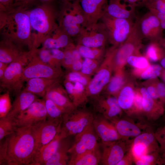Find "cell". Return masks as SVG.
I'll list each match as a JSON object with an SVG mask.
<instances>
[{
  "label": "cell",
  "mask_w": 165,
  "mask_h": 165,
  "mask_svg": "<svg viewBox=\"0 0 165 165\" xmlns=\"http://www.w3.org/2000/svg\"><path fill=\"white\" fill-rule=\"evenodd\" d=\"M71 38L58 24L45 37L41 45L49 49L65 48L72 43Z\"/></svg>",
  "instance_id": "obj_19"
},
{
  "label": "cell",
  "mask_w": 165,
  "mask_h": 165,
  "mask_svg": "<svg viewBox=\"0 0 165 165\" xmlns=\"http://www.w3.org/2000/svg\"><path fill=\"white\" fill-rule=\"evenodd\" d=\"M134 25L141 38L151 42H159L163 37L164 29L157 17L150 11L136 17Z\"/></svg>",
  "instance_id": "obj_7"
},
{
  "label": "cell",
  "mask_w": 165,
  "mask_h": 165,
  "mask_svg": "<svg viewBox=\"0 0 165 165\" xmlns=\"http://www.w3.org/2000/svg\"><path fill=\"white\" fill-rule=\"evenodd\" d=\"M17 127L13 119L6 117L0 119V141L12 133Z\"/></svg>",
  "instance_id": "obj_35"
},
{
  "label": "cell",
  "mask_w": 165,
  "mask_h": 165,
  "mask_svg": "<svg viewBox=\"0 0 165 165\" xmlns=\"http://www.w3.org/2000/svg\"><path fill=\"white\" fill-rule=\"evenodd\" d=\"M141 92L143 99V109L146 112L152 113V118L156 119L160 116L156 112L161 115L163 112V109L155 108V103L154 99L148 92L147 90L142 88Z\"/></svg>",
  "instance_id": "obj_30"
},
{
  "label": "cell",
  "mask_w": 165,
  "mask_h": 165,
  "mask_svg": "<svg viewBox=\"0 0 165 165\" xmlns=\"http://www.w3.org/2000/svg\"><path fill=\"white\" fill-rule=\"evenodd\" d=\"M38 98L30 92L23 90L16 95L11 109L6 117L13 119L28 108Z\"/></svg>",
  "instance_id": "obj_22"
},
{
  "label": "cell",
  "mask_w": 165,
  "mask_h": 165,
  "mask_svg": "<svg viewBox=\"0 0 165 165\" xmlns=\"http://www.w3.org/2000/svg\"><path fill=\"white\" fill-rule=\"evenodd\" d=\"M30 50L32 55L41 61L53 67L60 68L61 64L53 58L49 49L42 47L40 48L32 49Z\"/></svg>",
  "instance_id": "obj_31"
},
{
  "label": "cell",
  "mask_w": 165,
  "mask_h": 165,
  "mask_svg": "<svg viewBox=\"0 0 165 165\" xmlns=\"http://www.w3.org/2000/svg\"><path fill=\"white\" fill-rule=\"evenodd\" d=\"M47 115L43 98H38L28 108L13 119L17 127L33 126L47 119Z\"/></svg>",
  "instance_id": "obj_10"
},
{
  "label": "cell",
  "mask_w": 165,
  "mask_h": 165,
  "mask_svg": "<svg viewBox=\"0 0 165 165\" xmlns=\"http://www.w3.org/2000/svg\"><path fill=\"white\" fill-rule=\"evenodd\" d=\"M156 88L160 99L163 101L165 100V85L162 82H160L157 84Z\"/></svg>",
  "instance_id": "obj_52"
},
{
  "label": "cell",
  "mask_w": 165,
  "mask_h": 165,
  "mask_svg": "<svg viewBox=\"0 0 165 165\" xmlns=\"http://www.w3.org/2000/svg\"><path fill=\"white\" fill-rule=\"evenodd\" d=\"M66 79V80L70 82H79L84 86L86 85L88 82L86 78L76 72L69 73L67 75Z\"/></svg>",
  "instance_id": "obj_45"
},
{
  "label": "cell",
  "mask_w": 165,
  "mask_h": 165,
  "mask_svg": "<svg viewBox=\"0 0 165 165\" xmlns=\"http://www.w3.org/2000/svg\"><path fill=\"white\" fill-rule=\"evenodd\" d=\"M133 158L130 150L126 153L117 165H131Z\"/></svg>",
  "instance_id": "obj_49"
},
{
  "label": "cell",
  "mask_w": 165,
  "mask_h": 165,
  "mask_svg": "<svg viewBox=\"0 0 165 165\" xmlns=\"http://www.w3.org/2000/svg\"><path fill=\"white\" fill-rule=\"evenodd\" d=\"M76 38L78 44L91 48L103 47L108 41L107 29L102 22L82 28Z\"/></svg>",
  "instance_id": "obj_8"
},
{
  "label": "cell",
  "mask_w": 165,
  "mask_h": 165,
  "mask_svg": "<svg viewBox=\"0 0 165 165\" xmlns=\"http://www.w3.org/2000/svg\"><path fill=\"white\" fill-rule=\"evenodd\" d=\"M159 42L164 50H165V38H163Z\"/></svg>",
  "instance_id": "obj_60"
},
{
  "label": "cell",
  "mask_w": 165,
  "mask_h": 165,
  "mask_svg": "<svg viewBox=\"0 0 165 165\" xmlns=\"http://www.w3.org/2000/svg\"><path fill=\"white\" fill-rule=\"evenodd\" d=\"M155 135L146 132L141 133L134 138L130 151L133 160L146 154L160 151Z\"/></svg>",
  "instance_id": "obj_13"
},
{
  "label": "cell",
  "mask_w": 165,
  "mask_h": 165,
  "mask_svg": "<svg viewBox=\"0 0 165 165\" xmlns=\"http://www.w3.org/2000/svg\"><path fill=\"white\" fill-rule=\"evenodd\" d=\"M75 136V141L68 150L70 157L99 148L98 136L93 125Z\"/></svg>",
  "instance_id": "obj_11"
},
{
  "label": "cell",
  "mask_w": 165,
  "mask_h": 165,
  "mask_svg": "<svg viewBox=\"0 0 165 165\" xmlns=\"http://www.w3.org/2000/svg\"><path fill=\"white\" fill-rule=\"evenodd\" d=\"M72 10L76 21L82 29L86 27V23L85 15L79 4V0L72 2Z\"/></svg>",
  "instance_id": "obj_40"
},
{
  "label": "cell",
  "mask_w": 165,
  "mask_h": 165,
  "mask_svg": "<svg viewBox=\"0 0 165 165\" xmlns=\"http://www.w3.org/2000/svg\"><path fill=\"white\" fill-rule=\"evenodd\" d=\"M62 120L47 119L32 126L36 139L37 152L55 137L61 129Z\"/></svg>",
  "instance_id": "obj_12"
},
{
  "label": "cell",
  "mask_w": 165,
  "mask_h": 165,
  "mask_svg": "<svg viewBox=\"0 0 165 165\" xmlns=\"http://www.w3.org/2000/svg\"><path fill=\"white\" fill-rule=\"evenodd\" d=\"M0 6L7 12L11 10L15 6L13 0H0Z\"/></svg>",
  "instance_id": "obj_51"
},
{
  "label": "cell",
  "mask_w": 165,
  "mask_h": 165,
  "mask_svg": "<svg viewBox=\"0 0 165 165\" xmlns=\"http://www.w3.org/2000/svg\"><path fill=\"white\" fill-rule=\"evenodd\" d=\"M74 44L71 43L64 48L63 51L64 56L61 64L67 68H71L72 65L74 62L72 55V50Z\"/></svg>",
  "instance_id": "obj_44"
},
{
  "label": "cell",
  "mask_w": 165,
  "mask_h": 165,
  "mask_svg": "<svg viewBox=\"0 0 165 165\" xmlns=\"http://www.w3.org/2000/svg\"><path fill=\"white\" fill-rule=\"evenodd\" d=\"M101 20L107 29L108 42L116 46L120 45L127 39L134 23L133 20L114 17L106 13Z\"/></svg>",
  "instance_id": "obj_5"
},
{
  "label": "cell",
  "mask_w": 165,
  "mask_h": 165,
  "mask_svg": "<svg viewBox=\"0 0 165 165\" xmlns=\"http://www.w3.org/2000/svg\"><path fill=\"white\" fill-rule=\"evenodd\" d=\"M110 78V73L107 69H102L99 71L89 84L90 93L93 95L99 93L109 82Z\"/></svg>",
  "instance_id": "obj_28"
},
{
  "label": "cell",
  "mask_w": 165,
  "mask_h": 165,
  "mask_svg": "<svg viewBox=\"0 0 165 165\" xmlns=\"http://www.w3.org/2000/svg\"><path fill=\"white\" fill-rule=\"evenodd\" d=\"M127 61L130 65L139 68H145L148 64L147 60L145 57L134 54L128 57Z\"/></svg>",
  "instance_id": "obj_41"
},
{
  "label": "cell",
  "mask_w": 165,
  "mask_h": 165,
  "mask_svg": "<svg viewBox=\"0 0 165 165\" xmlns=\"http://www.w3.org/2000/svg\"><path fill=\"white\" fill-rule=\"evenodd\" d=\"M139 0H123L124 1L131 6L135 7L137 6V5L139 2Z\"/></svg>",
  "instance_id": "obj_58"
},
{
  "label": "cell",
  "mask_w": 165,
  "mask_h": 165,
  "mask_svg": "<svg viewBox=\"0 0 165 165\" xmlns=\"http://www.w3.org/2000/svg\"><path fill=\"white\" fill-rule=\"evenodd\" d=\"M0 141V165H31L37 152L32 126L17 127Z\"/></svg>",
  "instance_id": "obj_1"
},
{
  "label": "cell",
  "mask_w": 165,
  "mask_h": 165,
  "mask_svg": "<svg viewBox=\"0 0 165 165\" xmlns=\"http://www.w3.org/2000/svg\"><path fill=\"white\" fill-rule=\"evenodd\" d=\"M84 13L86 27L98 22L106 13L108 5L107 0H79Z\"/></svg>",
  "instance_id": "obj_14"
},
{
  "label": "cell",
  "mask_w": 165,
  "mask_h": 165,
  "mask_svg": "<svg viewBox=\"0 0 165 165\" xmlns=\"http://www.w3.org/2000/svg\"><path fill=\"white\" fill-rule=\"evenodd\" d=\"M62 75L60 68L53 67L41 61L32 56L31 53L30 61L23 70L22 79L25 82L33 78H58Z\"/></svg>",
  "instance_id": "obj_9"
},
{
  "label": "cell",
  "mask_w": 165,
  "mask_h": 165,
  "mask_svg": "<svg viewBox=\"0 0 165 165\" xmlns=\"http://www.w3.org/2000/svg\"><path fill=\"white\" fill-rule=\"evenodd\" d=\"M123 83L122 78L119 76L114 77L111 81L108 86V90L111 93L117 91L121 87Z\"/></svg>",
  "instance_id": "obj_46"
},
{
  "label": "cell",
  "mask_w": 165,
  "mask_h": 165,
  "mask_svg": "<svg viewBox=\"0 0 165 165\" xmlns=\"http://www.w3.org/2000/svg\"><path fill=\"white\" fill-rule=\"evenodd\" d=\"M26 51L12 41L3 38L0 42V61L9 64L19 58Z\"/></svg>",
  "instance_id": "obj_23"
},
{
  "label": "cell",
  "mask_w": 165,
  "mask_h": 165,
  "mask_svg": "<svg viewBox=\"0 0 165 165\" xmlns=\"http://www.w3.org/2000/svg\"><path fill=\"white\" fill-rule=\"evenodd\" d=\"M6 69H0V80H1L3 78Z\"/></svg>",
  "instance_id": "obj_62"
},
{
  "label": "cell",
  "mask_w": 165,
  "mask_h": 165,
  "mask_svg": "<svg viewBox=\"0 0 165 165\" xmlns=\"http://www.w3.org/2000/svg\"><path fill=\"white\" fill-rule=\"evenodd\" d=\"M99 111L103 117L114 123L120 115L121 108L117 99L114 97H110L105 100H101Z\"/></svg>",
  "instance_id": "obj_25"
},
{
  "label": "cell",
  "mask_w": 165,
  "mask_h": 165,
  "mask_svg": "<svg viewBox=\"0 0 165 165\" xmlns=\"http://www.w3.org/2000/svg\"><path fill=\"white\" fill-rule=\"evenodd\" d=\"M63 2L64 1H69V2H73V1H75L76 0H61Z\"/></svg>",
  "instance_id": "obj_64"
},
{
  "label": "cell",
  "mask_w": 165,
  "mask_h": 165,
  "mask_svg": "<svg viewBox=\"0 0 165 165\" xmlns=\"http://www.w3.org/2000/svg\"><path fill=\"white\" fill-rule=\"evenodd\" d=\"M101 154L99 148L70 157L68 165H97L101 162Z\"/></svg>",
  "instance_id": "obj_26"
},
{
  "label": "cell",
  "mask_w": 165,
  "mask_h": 165,
  "mask_svg": "<svg viewBox=\"0 0 165 165\" xmlns=\"http://www.w3.org/2000/svg\"><path fill=\"white\" fill-rule=\"evenodd\" d=\"M160 64L161 66L165 69V56H164L161 59Z\"/></svg>",
  "instance_id": "obj_63"
},
{
  "label": "cell",
  "mask_w": 165,
  "mask_h": 165,
  "mask_svg": "<svg viewBox=\"0 0 165 165\" xmlns=\"http://www.w3.org/2000/svg\"><path fill=\"white\" fill-rule=\"evenodd\" d=\"M68 136L61 129L55 137L37 152L31 165H44L55 154L61 141Z\"/></svg>",
  "instance_id": "obj_18"
},
{
  "label": "cell",
  "mask_w": 165,
  "mask_h": 165,
  "mask_svg": "<svg viewBox=\"0 0 165 165\" xmlns=\"http://www.w3.org/2000/svg\"><path fill=\"white\" fill-rule=\"evenodd\" d=\"M163 50L159 42H151L147 47L146 55L151 60L156 61L164 56Z\"/></svg>",
  "instance_id": "obj_36"
},
{
  "label": "cell",
  "mask_w": 165,
  "mask_h": 165,
  "mask_svg": "<svg viewBox=\"0 0 165 165\" xmlns=\"http://www.w3.org/2000/svg\"><path fill=\"white\" fill-rule=\"evenodd\" d=\"M93 126L97 136L102 144L115 141L121 139L114 123L101 117H95Z\"/></svg>",
  "instance_id": "obj_17"
},
{
  "label": "cell",
  "mask_w": 165,
  "mask_h": 165,
  "mask_svg": "<svg viewBox=\"0 0 165 165\" xmlns=\"http://www.w3.org/2000/svg\"><path fill=\"white\" fill-rule=\"evenodd\" d=\"M122 1L110 0L105 13L114 17L133 20L136 17L135 7Z\"/></svg>",
  "instance_id": "obj_21"
},
{
  "label": "cell",
  "mask_w": 165,
  "mask_h": 165,
  "mask_svg": "<svg viewBox=\"0 0 165 165\" xmlns=\"http://www.w3.org/2000/svg\"><path fill=\"white\" fill-rule=\"evenodd\" d=\"M126 140L121 139L110 143L103 144L101 163L104 165H117L128 149Z\"/></svg>",
  "instance_id": "obj_15"
},
{
  "label": "cell",
  "mask_w": 165,
  "mask_h": 165,
  "mask_svg": "<svg viewBox=\"0 0 165 165\" xmlns=\"http://www.w3.org/2000/svg\"><path fill=\"white\" fill-rule=\"evenodd\" d=\"M162 68L159 64H154L150 66L141 75L143 79H148L156 78L160 74Z\"/></svg>",
  "instance_id": "obj_42"
},
{
  "label": "cell",
  "mask_w": 165,
  "mask_h": 165,
  "mask_svg": "<svg viewBox=\"0 0 165 165\" xmlns=\"http://www.w3.org/2000/svg\"><path fill=\"white\" fill-rule=\"evenodd\" d=\"M12 106L10 92L6 91L0 95V119L7 116Z\"/></svg>",
  "instance_id": "obj_39"
},
{
  "label": "cell",
  "mask_w": 165,
  "mask_h": 165,
  "mask_svg": "<svg viewBox=\"0 0 165 165\" xmlns=\"http://www.w3.org/2000/svg\"><path fill=\"white\" fill-rule=\"evenodd\" d=\"M134 97V93L132 88L129 86H126L120 92L117 101L121 108L126 110L132 106Z\"/></svg>",
  "instance_id": "obj_32"
},
{
  "label": "cell",
  "mask_w": 165,
  "mask_h": 165,
  "mask_svg": "<svg viewBox=\"0 0 165 165\" xmlns=\"http://www.w3.org/2000/svg\"><path fill=\"white\" fill-rule=\"evenodd\" d=\"M64 85L66 92L69 95L71 98L74 93V85L70 82L67 80L64 81Z\"/></svg>",
  "instance_id": "obj_53"
},
{
  "label": "cell",
  "mask_w": 165,
  "mask_h": 165,
  "mask_svg": "<svg viewBox=\"0 0 165 165\" xmlns=\"http://www.w3.org/2000/svg\"><path fill=\"white\" fill-rule=\"evenodd\" d=\"M59 78L48 79L33 78L27 80L23 90L31 93L37 96L44 97L46 91L53 84L58 82Z\"/></svg>",
  "instance_id": "obj_24"
},
{
  "label": "cell",
  "mask_w": 165,
  "mask_h": 165,
  "mask_svg": "<svg viewBox=\"0 0 165 165\" xmlns=\"http://www.w3.org/2000/svg\"><path fill=\"white\" fill-rule=\"evenodd\" d=\"M64 139L61 141L58 149L54 155L46 162L44 165L68 164L70 159L68 155L69 154L68 150L70 147H69L68 142L64 140Z\"/></svg>",
  "instance_id": "obj_29"
},
{
  "label": "cell",
  "mask_w": 165,
  "mask_h": 165,
  "mask_svg": "<svg viewBox=\"0 0 165 165\" xmlns=\"http://www.w3.org/2000/svg\"><path fill=\"white\" fill-rule=\"evenodd\" d=\"M35 0H15L14 4L16 6H22L28 9Z\"/></svg>",
  "instance_id": "obj_54"
},
{
  "label": "cell",
  "mask_w": 165,
  "mask_h": 165,
  "mask_svg": "<svg viewBox=\"0 0 165 165\" xmlns=\"http://www.w3.org/2000/svg\"><path fill=\"white\" fill-rule=\"evenodd\" d=\"M161 152L162 154L160 155V164H165V150Z\"/></svg>",
  "instance_id": "obj_59"
},
{
  "label": "cell",
  "mask_w": 165,
  "mask_h": 165,
  "mask_svg": "<svg viewBox=\"0 0 165 165\" xmlns=\"http://www.w3.org/2000/svg\"><path fill=\"white\" fill-rule=\"evenodd\" d=\"M149 11L157 17L162 28L165 29V13H162L153 9L149 10Z\"/></svg>",
  "instance_id": "obj_50"
},
{
  "label": "cell",
  "mask_w": 165,
  "mask_h": 165,
  "mask_svg": "<svg viewBox=\"0 0 165 165\" xmlns=\"http://www.w3.org/2000/svg\"><path fill=\"white\" fill-rule=\"evenodd\" d=\"M160 151L144 155L137 159L134 160L137 165H150L160 164Z\"/></svg>",
  "instance_id": "obj_37"
},
{
  "label": "cell",
  "mask_w": 165,
  "mask_h": 165,
  "mask_svg": "<svg viewBox=\"0 0 165 165\" xmlns=\"http://www.w3.org/2000/svg\"><path fill=\"white\" fill-rule=\"evenodd\" d=\"M9 64L0 61V69H6Z\"/></svg>",
  "instance_id": "obj_61"
},
{
  "label": "cell",
  "mask_w": 165,
  "mask_h": 165,
  "mask_svg": "<svg viewBox=\"0 0 165 165\" xmlns=\"http://www.w3.org/2000/svg\"><path fill=\"white\" fill-rule=\"evenodd\" d=\"M71 2H63L58 13V24L70 37H76L82 28L78 24L71 7Z\"/></svg>",
  "instance_id": "obj_16"
},
{
  "label": "cell",
  "mask_w": 165,
  "mask_h": 165,
  "mask_svg": "<svg viewBox=\"0 0 165 165\" xmlns=\"http://www.w3.org/2000/svg\"><path fill=\"white\" fill-rule=\"evenodd\" d=\"M31 57L30 50L26 51L19 58L9 64L3 79L0 80V86L16 95L22 90L24 82L22 79L24 68Z\"/></svg>",
  "instance_id": "obj_4"
},
{
  "label": "cell",
  "mask_w": 165,
  "mask_h": 165,
  "mask_svg": "<svg viewBox=\"0 0 165 165\" xmlns=\"http://www.w3.org/2000/svg\"><path fill=\"white\" fill-rule=\"evenodd\" d=\"M75 110L65 114L63 118L62 128L67 136H75L92 125L95 118L88 111Z\"/></svg>",
  "instance_id": "obj_6"
},
{
  "label": "cell",
  "mask_w": 165,
  "mask_h": 165,
  "mask_svg": "<svg viewBox=\"0 0 165 165\" xmlns=\"http://www.w3.org/2000/svg\"><path fill=\"white\" fill-rule=\"evenodd\" d=\"M97 65V61L95 60L84 58L82 62L81 69L82 73L85 75L90 74L96 69Z\"/></svg>",
  "instance_id": "obj_43"
},
{
  "label": "cell",
  "mask_w": 165,
  "mask_h": 165,
  "mask_svg": "<svg viewBox=\"0 0 165 165\" xmlns=\"http://www.w3.org/2000/svg\"><path fill=\"white\" fill-rule=\"evenodd\" d=\"M47 119L50 120L62 119L66 113L51 100L44 97Z\"/></svg>",
  "instance_id": "obj_33"
},
{
  "label": "cell",
  "mask_w": 165,
  "mask_h": 165,
  "mask_svg": "<svg viewBox=\"0 0 165 165\" xmlns=\"http://www.w3.org/2000/svg\"><path fill=\"white\" fill-rule=\"evenodd\" d=\"M82 61L81 60L76 61L73 63L71 68L75 71L81 70L82 65Z\"/></svg>",
  "instance_id": "obj_57"
},
{
  "label": "cell",
  "mask_w": 165,
  "mask_h": 165,
  "mask_svg": "<svg viewBox=\"0 0 165 165\" xmlns=\"http://www.w3.org/2000/svg\"><path fill=\"white\" fill-rule=\"evenodd\" d=\"M44 97L52 101L66 114L75 109V107L68 97L66 92L59 85L58 82L49 87Z\"/></svg>",
  "instance_id": "obj_20"
},
{
  "label": "cell",
  "mask_w": 165,
  "mask_h": 165,
  "mask_svg": "<svg viewBox=\"0 0 165 165\" xmlns=\"http://www.w3.org/2000/svg\"><path fill=\"white\" fill-rule=\"evenodd\" d=\"M147 90L149 94L153 99H160L156 88L152 86H149Z\"/></svg>",
  "instance_id": "obj_56"
},
{
  "label": "cell",
  "mask_w": 165,
  "mask_h": 165,
  "mask_svg": "<svg viewBox=\"0 0 165 165\" xmlns=\"http://www.w3.org/2000/svg\"><path fill=\"white\" fill-rule=\"evenodd\" d=\"M81 56L84 58L95 60L100 57L103 55V47L91 48L78 44L76 47Z\"/></svg>",
  "instance_id": "obj_34"
},
{
  "label": "cell",
  "mask_w": 165,
  "mask_h": 165,
  "mask_svg": "<svg viewBox=\"0 0 165 165\" xmlns=\"http://www.w3.org/2000/svg\"><path fill=\"white\" fill-rule=\"evenodd\" d=\"M58 13L54 7L44 3L29 10V15L34 37L32 49L38 48L45 37L58 24Z\"/></svg>",
  "instance_id": "obj_3"
},
{
  "label": "cell",
  "mask_w": 165,
  "mask_h": 165,
  "mask_svg": "<svg viewBox=\"0 0 165 165\" xmlns=\"http://www.w3.org/2000/svg\"><path fill=\"white\" fill-rule=\"evenodd\" d=\"M49 50L53 58L57 62L61 64L64 56V51L57 49Z\"/></svg>",
  "instance_id": "obj_48"
},
{
  "label": "cell",
  "mask_w": 165,
  "mask_h": 165,
  "mask_svg": "<svg viewBox=\"0 0 165 165\" xmlns=\"http://www.w3.org/2000/svg\"><path fill=\"white\" fill-rule=\"evenodd\" d=\"M155 135L160 145V152H162L165 150V126L158 130Z\"/></svg>",
  "instance_id": "obj_47"
},
{
  "label": "cell",
  "mask_w": 165,
  "mask_h": 165,
  "mask_svg": "<svg viewBox=\"0 0 165 165\" xmlns=\"http://www.w3.org/2000/svg\"><path fill=\"white\" fill-rule=\"evenodd\" d=\"M137 6L145 7L149 10L153 9L162 13H165V0H141Z\"/></svg>",
  "instance_id": "obj_38"
},
{
  "label": "cell",
  "mask_w": 165,
  "mask_h": 165,
  "mask_svg": "<svg viewBox=\"0 0 165 165\" xmlns=\"http://www.w3.org/2000/svg\"><path fill=\"white\" fill-rule=\"evenodd\" d=\"M134 102L138 109L141 110L143 109V99L141 95L138 94L135 95L134 96Z\"/></svg>",
  "instance_id": "obj_55"
},
{
  "label": "cell",
  "mask_w": 165,
  "mask_h": 165,
  "mask_svg": "<svg viewBox=\"0 0 165 165\" xmlns=\"http://www.w3.org/2000/svg\"><path fill=\"white\" fill-rule=\"evenodd\" d=\"M121 139L127 140L130 137H136L141 134L138 126L125 119H118L114 123Z\"/></svg>",
  "instance_id": "obj_27"
},
{
  "label": "cell",
  "mask_w": 165,
  "mask_h": 165,
  "mask_svg": "<svg viewBox=\"0 0 165 165\" xmlns=\"http://www.w3.org/2000/svg\"><path fill=\"white\" fill-rule=\"evenodd\" d=\"M0 30L3 38L12 41L24 50L25 47L29 50L32 49L34 38L28 9L16 6L7 12L6 22Z\"/></svg>",
  "instance_id": "obj_2"
}]
</instances>
